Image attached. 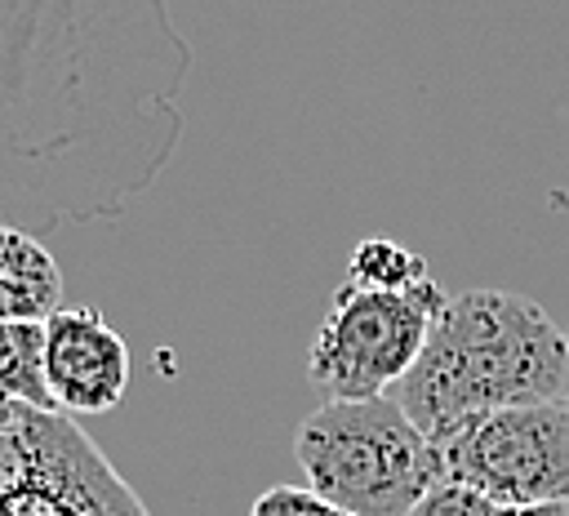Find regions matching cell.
<instances>
[{
	"instance_id": "ba28073f",
	"label": "cell",
	"mask_w": 569,
	"mask_h": 516,
	"mask_svg": "<svg viewBox=\"0 0 569 516\" xmlns=\"http://www.w3.org/2000/svg\"><path fill=\"white\" fill-rule=\"evenodd\" d=\"M0 400L53 409L44 387V320H0Z\"/></svg>"
},
{
	"instance_id": "8fae6325",
	"label": "cell",
	"mask_w": 569,
	"mask_h": 516,
	"mask_svg": "<svg viewBox=\"0 0 569 516\" xmlns=\"http://www.w3.org/2000/svg\"><path fill=\"white\" fill-rule=\"evenodd\" d=\"M249 516H342L338 507H329L320 494H311L307 485H271L253 498Z\"/></svg>"
},
{
	"instance_id": "4fadbf2b",
	"label": "cell",
	"mask_w": 569,
	"mask_h": 516,
	"mask_svg": "<svg viewBox=\"0 0 569 516\" xmlns=\"http://www.w3.org/2000/svg\"><path fill=\"white\" fill-rule=\"evenodd\" d=\"M565 400H569V391H565Z\"/></svg>"
},
{
	"instance_id": "9c48e42d",
	"label": "cell",
	"mask_w": 569,
	"mask_h": 516,
	"mask_svg": "<svg viewBox=\"0 0 569 516\" xmlns=\"http://www.w3.org/2000/svg\"><path fill=\"white\" fill-rule=\"evenodd\" d=\"M422 280H431V276H427V262H422L413 249H405V245H396V240H387V236H369V240H360V245L351 249L347 285H356V289L405 294V289H413V285H422Z\"/></svg>"
},
{
	"instance_id": "30bf717a",
	"label": "cell",
	"mask_w": 569,
	"mask_h": 516,
	"mask_svg": "<svg viewBox=\"0 0 569 516\" xmlns=\"http://www.w3.org/2000/svg\"><path fill=\"white\" fill-rule=\"evenodd\" d=\"M409 516H498V503H489L480 489H467L458 480H436Z\"/></svg>"
},
{
	"instance_id": "52a82bcc",
	"label": "cell",
	"mask_w": 569,
	"mask_h": 516,
	"mask_svg": "<svg viewBox=\"0 0 569 516\" xmlns=\"http://www.w3.org/2000/svg\"><path fill=\"white\" fill-rule=\"evenodd\" d=\"M62 311V271L40 236L0 227V320H49Z\"/></svg>"
},
{
	"instance_id": "6da1fadb",
	"label": "cell",
	"mask_w": 569,
	"mask_h": 516,
	"mask_svg": "<svg viewBox=\"0 0 569 516\" xmlns=\"http://www.w3.org/2000/svg\"><path fill=\"white\" fill-rule=\"evenodd\" d=\"M569 329L525 294L467 289L436 316L418 365L396 387V405L427 436L458 418L565 400Z\"/></svg>"
},
{
	"instance_id": "7a4b0ae2",
	"label": "cell",
	"mask_w": 569,
	"mask_h": 516,
	"mask_svg": "<svg viewBox=\"0 0 569 516\" xmlns=\"http://www.w3.org/2000/svg\"><path fill=\"white\" fill-rule=\"evenodd\" d=\"M293 458L307 489L342 516H409L445 480L436 445L413 418L382 400H325L298 423Z\"/></svg>"
},
{
	"instance_id": "7c38bea8",
	"label": "cell",
	"mask_w": 569,
	"mask_h": 516,
	"mask_svg": "<svg viewBox=\"0 0 569 516\" xmlns=\"http://www.w3.org/2000/svg\"><path fill=\"white\" fill-rule=\"evenodd\" d=\"M498 516H569V503H525V507H498Z\"/></svg>"
},
{
	"instance_id": "8992f818",
	"label": "cell",
	"mask_w": 569,
	"mask_h": 516,
	"mask_svg": "<svg viewBox=\"0 0 569 516\" xmlns=\"http://www.w3.org/2000/svg\"><path fill=\"white\" fill-rule=\"evenodd\" d=\"M44 387L53 409L107 414L129 391V347L98 307H62L44 320Z\"/></svg>"
},
{
	"instance_id": "3957f363",
	"label": "cell",
	"mask_w": 569,
	"mask_h": 516,
	"mask_svg": "<svg viewBox=\"0 0 569 516\" xmlns=\"http://www.w3.org/2000/svg\"><path fill=\"white\" fill-rule=\"evenodd\" d=\"M0 516H147V507L76 418L0 400Z\"/></svg>"
},
{
	"instance_id": "5b68a950",
	"label": "cell",
	"mask_w": 569,
	"mask_h": 516,
	"mask_svg": "<svg viewBox=\"0 0 569 516\" xmlns=\"http://www.w3.org/2000/svg\"><path fill=\"white\" fill-rule=\"evenodd\" d=\"M440 476L498 507L569 503V400L489 409L431 436Z\"/></svg>"
},
{
	"instance_id": "277c9868",
	"label": "cell",
	"mask_w": 569,
	"mask_h": 516,
	"mask_svg": "<svg viewBox=\"0 0 569 516\" xmlns=\"http://www.w3.org/2000/svg\"><path fill=\"white\" fill-rule=\"evenodd\" d=\"M445 302L449 294L436 280L405 294L338 285L307 356L311 383L329 400H382L418 365Z\"/></svg>"
}]
</instances>
